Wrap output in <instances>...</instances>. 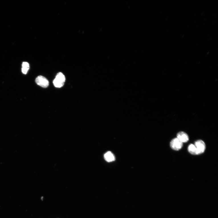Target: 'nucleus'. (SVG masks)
I'll list each match as a JSON object with an SVG mask.
<instances>
[{"label":"nucleus","instance_id":"nucleus-1","mask_svg":"<svg viewBox=\"0 0 218 218\" xmlns=\"http://www.w3.org/2000/svg\"><path fill=\"white\" fill-rule=\"evenodd\" d=\"M66 81L65 76L61 72H59L56 75L53 80V83L56 88H61L64 85Z\"/></svg>","mask_w":218,"mask_h":218},{"label":"nucleus","instance_id":"nucleus-2","mask_svg":"<svg viewBox=\"0 0 218 218\" xmlns=\"http://www.w3.org/2000/svg\"><path fill=\"white\" fill-rule=\"evenodd\" d=\"M195 145L197 150V155L201 154L204 152L206 148L205 144L203 140H198L195 142Z\"/></svg>","mask_w":218,"mask_h":218},{"label":"nucleus","instance_id":"nucleus-3","mask_svg":"<svg viewBox=\"0 0 218 218\" xmlns=\"http://www.w3.org/2000/svg\"><path fill=\"white\" fill-rule=\"evenodd\" d=\"M36 83L38 85L44 88H46L49 85V82L45 77L40 76H38L36 79Z\"/></svg>","mask_w":218,"mask_h":218},{"label":"nucleus","instance_id":"nucleus-4","mask_svg":"<svg viewBox=\"0 0 218 218\" xmlns=\"http://www.w3.org/2000/svg\"><path fill=\"white\" fill-rule=\"evenodd\" d=\"M183 143L177 138L172 139L170 142V145L171 148L176 151L180 150L182 147Z\"/></svg>","mask_w":218,"mask_h":218},{"label":"nucleus","instance_id":"nucleus-5","mask_svg":"<svg viewBox=\"0 0 218 218\" xmlns=\"http://www.w3.org/2000/svg\"><path fill=\"white\" fill-rule=\"evenodd\" d=\"M177 138L183 143L187 142L189 140L188 135L183 132L178 133L177 135Z\"/></svg>","mask_w":218,"mask_h":218},{"label":"nucleus","instance_id":"nucleus-6","mask_svg":"<svg viewBox=\"0 0 218 218\" xmlns=\"http://www.w3.org/2000/svg\"><path fill=\"white\" fill-rule=\"evenodd\" d=\"M104 158L105 160L108 162H113L115 160L114 155L110 152H108L105 154Z\"/></svg>","mask_w":218,"mask_h":218},{"label":"nucleus","instance_id":"nucleus-7","mask_svg":"<svg viewBox=\"0 0 218 218\" xmlns=\"http://www.w3.org/2000/svg\"><path fill=\"white\" fill-rule=\"evenodd\" d=\"M22 71L23 73L24 74H27L30 68V66L28 63L26 62H23L22 64Z\"/></svg>","mask_w":218,"mask_h":218},{"label":"nucleus","instance_id":"nucleus-8","mask_svg":"<svg viewBox=\"0 0 218 218\" xmlns=\"http://www.w3.org/2000/svg\"><path fill=\"white\" fill-rule=\"evenodd\" d=\"M188 150L189 152L193 155H197V150L195 145L191 144L189 145Z\"/></svg>","mask_w":218,"mask_h":218}]
</instances>
